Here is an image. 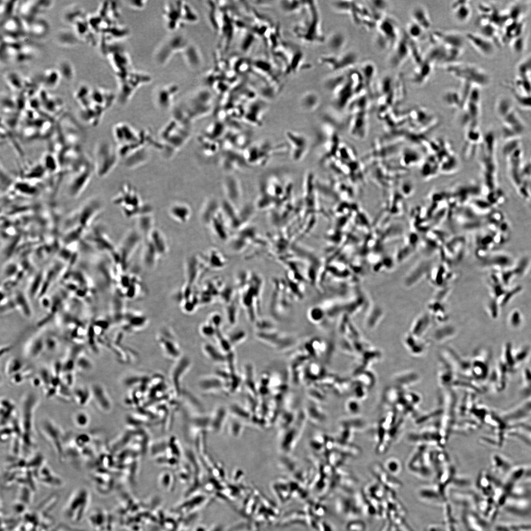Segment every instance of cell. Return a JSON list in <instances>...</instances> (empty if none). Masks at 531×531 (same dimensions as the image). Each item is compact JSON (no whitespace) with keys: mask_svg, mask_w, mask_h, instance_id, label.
Listing matches in <instances>:
<instances>
[{"mask_svg":"<svg viewBox=\"0 0 531 531\" xmlns=\"http://www.w3.org/2000/svg\"><path fill=\"white\" fill-rule=\"evenodd\" d=\"M163 15L166 28L173 32L186 24L197 20L195 11L184 1H167L163 7Z\"/></svg>","mask_w":531,"mask_h":531,"instance_id":"6da1fadb","label":"cell"},{"mask_svg":"<svg viewBox=\"0 0 531 531\" xmlns=\"http://www.w3.org/2000/svg\"><path fill=\"white\" fill-rule=\"evenodd\" d=\"M191 124L172 118L160 131L161 146L171 151L179 149L190 137Z\"/></svg>","mask_w":531,"mask_h":531,"instance_id":"7a4b0ae2","label":"cell"},{"mask_svg":"<svg viewBox=\"0 0 531 531\" xmlns=\"http://www.w3.org/2000/svg\"><path fill=\"white\" fill-rule=\"evenodd\" d=\"M119 158L116 147L107 141H99L93 150L94 174L99 177L107 176L115 168Z\"/></svg>","mask_w":531,"mask_h":531,"instance_id":"3957f363","label":"cell"},{"mask_svg":"<svg viewBox=\"0 0 531 531\" xmlns=\"http://www.w3.org/2000/svg\"><path fill=\"white\" fill-rule=\"evenodd\" d=\"M446 70L464 83L481 88L487 86L490 81L488 73L481 68L472 64L455 62L446 65Z\"/></svg>","mask_w":531,"mask_h":531,"instance_id":"277c9868","label":"cell"},{"mask_svg":"<svg viewBox=\"0 0 531 531\" xmlns=\"http://www.w3.org/2000/svg\"><path fill=\"white\" fill-rule=\"evenodd\" d=\"M90 503V494L88 490L80 487L75 490L68 497L63 506L62 513L68 521L79 522L86 514Z\"/></svg>","mask_w":531,"mask_h":531,"instance_id":"5b68a950","label":"cell"},{"mask_svg":"<svg viewBox=\"0 0 531 531\" xmlns=\"http://www.w3.org/2000/svg\"><path fill=\"white\" fill-rule=\"evenodd\" d=\"M375 43L382 50H390L399 38L401 32L397 21L386 15L376 24Z\"/></svg>","mask_w":531,"mask_h":531,"instance_id":"8992f818","label":"cell"},{"mask_svg":"<svg viewBox=\"0 0 531 531\" xmlns=\"http://www.w3.org/2000/svg\"><path fill=\"white\" fill-rule=\"evenodd\" d=\"M118 79L119 82L118 101L120 104L123 105L127 103L140 86L149 82L151 78L148 74L133 69Z\"/></svg>","mask_w":531,"mask_h":531,"instance_id":"52a82bcc","label":"cell"},{"mask_svg":"<svg viewBox=\"0 0 531 531\" xmlns=\"http://www.w3.org/2000/svg\"><path fill=\"white\" fill-rule=\"evenodd\" d=\"M94 174L92 161L85 160L73 171L67 182V192L73 198L79 196L88 185Z\"/></svg>","mask_w":531,"mask_h":531,"instance_id":"ba28073f","label":"cell"},{"mask_svg":"<svg viewBox=\"0 0 531 531\" xmlns=\"http://www.w3.org/2000/svg\"><path fill=\"white\" fill-rule=\"evenodd\" d=\"M190 46L184 35H173L159 46L155 54V60L159 64L164 65L176 53L181 52L184 57Z\"/></svg>","mask_w":531,"mask_h":531,"instance_id":"9c48e42d","label":"cell"},{"mask_svg":"<svg viewBox=\"0 0 531 531\" xmlns=\"http://www.w3.org/2000/svg\"><path fill=\"white\" fill-rule=\"evenodd\" d=\"M142 201L137 190L128 183L123 184L115 199V202L126 215L135 212L139 207H142L144 206Z\"/></svg>","mask_w":531,"mask_h":531,"instance_id":"30bf717a","label":"cell"},{"mask_svg":"<svg viewBox=\"0 0 531 531\" xmlns=\"http://www.w3.org/2000/svg\"><path fill=\"white\" fill-rule=\"evenodd\" d=\"M358 57L353 51H345L338 54H329L320 58L319 61L332 70L342 71L351 68L356 62Z\"/></svg>","mask_w":531,"mask_h":531,"instance_id":"8fae6325","label":"cell"},{"mask_svg":"<svg viewBox=\"0 0 531 531\" xmlns=\"http://www.w3.org/2000/svg\"><path fill=\"white\" fill-rule=\"evenodd\" d=\"M411 40L406 32L401 33L398 41L391 50L388 59L390 67L393 68L399 67L411 56Z\"/></svg>","mask_w":531,"mask_h":531,"instance_id":"7c38bea8","label":"cell"},{"mask_svg":"<svg viewBox=\"0 0 531 531\" xmlns=\"http://www.w3.org/2000/svg\"><path fill=\"white\" fill-rule=\"evenodd\" d=\"M178 90V87L173 84L163 85L158 88L153 94L155 105L161 110H168L173 105L174 99Z\"/></svg>","mask_w":531,"mask_h":531,"instance_id":"4fadbf2b","label":"cell"},{"mask_svg":"<svg viewBox=\"0 0 531 531\" xmlns=\"http://www.w3.org/2000/svg\"><path fill=\"white\" fill-rule=\"evenodd\" d=\"M466 40L478 52L485 57H491L495 52V45L492 40L480 33L468 32Z\"/></svg>","mask_w":531,"mask_h":531,"instance_id":"5bb4252c","label":"cell"},{"mask_svg":"<svg viewBox=\"0 0 531 531\" xmlns=\"http://www.w3.org/2000/svg\"><path fill=\"white\" fill-rule=\"evenodd\" d=\"M435 44H440L448 48L463 49L465 36L454 31H436L433 32Z\"/></svg>","mask_w":531,"mask_h":531,"instance_id":"9a60e30c","label":"cell"},{"mask_svg":"<svg viewBox=\"0 0 531 531\" xmlns=\"http://www.w3.org/2000/svg\"><path fill=\"white\" fill-rule=\"evenodd\" d=\"M451 10L454 20L464 24L468 22L472 14V9L468 0H457L451 4Z\"/></svg>","mask_w":531,"mask_h":531,"instance_id":"2e32d148","label":"cell"},{"mask_svg":"<svg viewBox=\"0 0 531 531\" xmlns=\"http://www.w3.org/2000/svg\"><path fill=\"white\" fill-rule=\"evenodd\" d=\"M411 21L417 24L425 31L429 30L432 22L427 9L424 6L417 4L411 9L410 12Z\"/></svg>","mask_w":531,"mask_h":531,"instance_id":"e0dca14e","label":"cell"},{"mask_svg":"<svg viewBox=\"0 0 531 531\" xmlns=\"http://www.w3.org/2000/svg\"><path fill=\"white\" fill-rule=\"evenodd\" d=\"M169 212L171 217L177 222L184 223L189 219L191 209L186 203L177 202L170 206Z\"/></svg>","mask_w":531,"mask_h":531,"instance_id":"ac0fdd59","label":"cell"},{"mask_svg":"<svg viewBox=\"0 0 531 531\" xmlns=\"http://www.w3.org/2000/svg\"><path fill=\"white\" fill-rule=\"evenodd\" d=\"M326 43L328 48L332 52L331 54H338L345 51L347 38L343 32L335 31L329 35Z\"/></svg>","mask_w":531,"mask_h":531,"instance_id":"d6986e66","label":"cell"},{"mask_svg":"<svg viewBox=\"0 0 531 531\" xmlns=\"http://www.w3.org/2000/svg\"><path fill=\"white\" fill-rule=\"evenodd\" d=\"M433 63L425 59L417 65L412 77V82L416 85H421L429 77L433 70Z\"/></svg>","mask_w":531,"mask_h":531,"instance_id":"ffe728a7","label":"cell"},{"mask_svg":"<svg viewBox=\"0 0 531 531\" xmlns=\"http://www.w3.org/2000/svg\"><path fill=\"white\" fill-rule=\"evenodd\" d=\"M45 337L37 335L31 339L27 345L26 355L30 358H35L45 350Z\"/></svg>","mask_w":531,"mask_h":531,"instance_id":"44dd1931","label":"cell"},{"mask_svg":"<svg viewBox=\"0 0 531 531\" xmlns=\"http://www.w3.org/2000/svg\"><path fill=\"white\" fill-rule=\"evenodd\" d=\"M23 368L24 364L19 358L12 357L6 363L5 373L7 376L11 377L21 372Z\"/></svg>","mask_w":531,"mask_h":531,"instance_id":"7402d4cb","label":"cell"},{"mask_svg":"<svg viewBox=\"0 0 531 531\" xmlns=\"http://www.w3.org/2000/svg\"><path fill=\"white\" fill-rule=\"evenodd\" d=\"M425 31L420 26L411 21L407 24L406 32L411 39L415 40L421 38Z\"/></svg>","mask_w":531,"mask_h":531,"instance_id":"603a6c76","label":"cell"},{"mask_svg":"<svg viewBox=\"0 0 531 531\" xmlns=\"http://www.w3.org/2000/svg\"><path fill=\"white\" fill-rule=\"evenodd\" d=\"M319 101V95L315 91H313L306 92L301 98V105L304 106L305 108L308 107V105L310 106V108H311L310 106H315L316 107V105L318 104Z\"/></svg>","mask_w":531,"mask_h":531,"instance_id":"cb8c5ba5","label":"cell"},{"mask_svg":"<svg viewBox=\"0 0 531 531\" xmlns=\"http://www.w3.org/2000/svg\"><path fill=\"white\" fill-rule=\"evenodd\" d=\"M75 361V367L81 372H88L92 368L90 360L85 355H78Z\"/></svg>","mask_w":531,"mask_h":531,"instance_id":"d4e9b609","label":"cell"},{"mask_svg":"<svg viewBox=\"0 0 531 531\" xmlns=\"http://www.w3.org/2000/svg\"><path fill=\"white\" fill-rule=\"evenodd\" d=\"M26 299L20 295L15 301V306L20 310L21 314L26 317H30L31 311Z\"/></svg>","mask_w":531,"mask_h":531,"instance_id":"484cf974","label":"cell"},{"mask_svg":"<svg viewBox=\"0 0 531 531\" xmlns=\"http://www.w3.org/2000/svg\"><path fill=\"white\" fill-rule=\"evenodd\" d=\"M384 468L390 472L397 473L400 471L402 467L399 460L395 458H390L384 462Z\"/></svg>","mask_w":531,"mask_h":531,"instance_id":"4316f807","label":"cell"},{"mask_svg":"<svg viewBox=\"0 0 531 531\" xmlns=\"http://www.w3.org/2000/svg\"><path fill=\"white\" fill-rule=\"evenodd\" d=\"M528 264V260L527 258H523L515 266V268L512 270L514 276H519L521 275L525 271L526 267Z\"/></svg>","mask_w":531,"mask_h":531,"instance_id":"83f0119b","label":"cell"},{"mask_svg":"<svg viewBox=\"0 0 531 531\" xmlns=\"http://www.w3.org/2000/svg\"><path fill=\"white\" fill-rule=\"evenodd\" d=\"M44 344L45 350L47 349L48 351L51 352L55 351L57 347L58 341L55 337L52 336H48L45 337Z\"/></svg>","mask_w":531,"mask_h":531,"instance_id":"f1b7e54d","label":"cell"},{"mask_svg":"<svg viewBox=\"0 0 531 531\" xmlns=\"http://www.w3.org/2000/svg\"><path fill=\"white\" fill-rule=\"evenodd\" d=\"M88 416L83 413H78L74 418V420L77 425L83 427L86 426L88 423Z\"/></svg>","mask_w":531,"mask_h":531,"instance_id":"f546056e","label":"cell"},{"mask_svg":"<svg viewBox=\"0 0 531 531\" xmlns=\"http://www.w3.org/2000/svg\"><path fill=\"white\" fill-rule=\"evenodd\" d=\"M525 40L524 37H519L514 40L512 43V48L515 52L520 53L524 48Z\"/></svg>","mask_w":531,"mask_h":531,"instance_id":"4dcf8cb0","label":"cell"},{"mask_svg":"<svg viewBox=\"0 0 531 531\" xmlns=\"http://www.w3.org/2000/svg\"><path fill=\"white\" fill-rule=\"evenodd\" d=\"M11 346H4L3 347H1L0 354L2 355L3 354H5L6 353L8 352L11 350Z\"/></svg>","mask_w":531,"mask_h":531,"instance_id":"1f68e13d","label":"cell"},{"mask_svg":"<svg viewBox=\"0 0 531 531\" xmlns=\"http://www.w3.org/2000/svg\"><path fill=\"white\" fill-rule=\"evenodd\" d=\"M393 418H392V419H393ZM392 419H391V420H390L389 421H386V423H388L389 422H391V420H392ZM383 425H385V427H388V425H387L388 424H386V425H385V422H384V423H383Z\"/></svg>","mask_w":531,"mask_h":531,"instance_id":"d6a6232c","label":"cell"}]
</instances>
